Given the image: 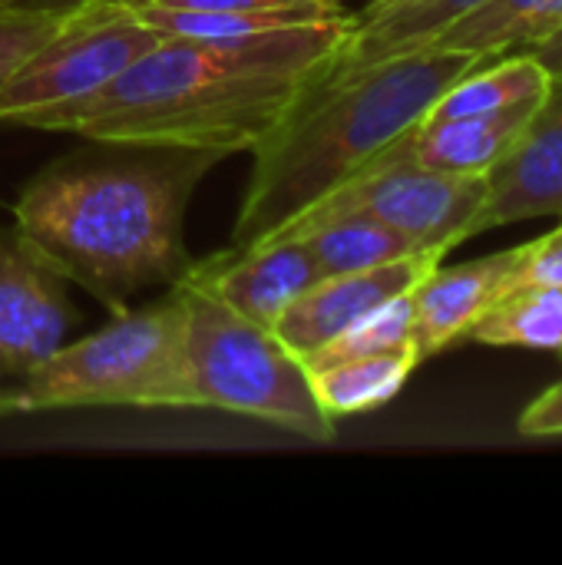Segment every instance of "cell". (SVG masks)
Segmentation results:
<instances>
[{
  "label": "cell",
  "instance_id": "6da1fadb",
  "mask_svg": "<svg viewBox=\"0 0 562 565\" xmlns=\"http://www.w3.org/2000/svg\"><path fill=\"white\" fill-rule=\"evenodd\" d=\"M351 23L354 13L238 40L162 36L43 129L96 142L252 152L311 89Z\"/></svg>",
  "mask_w": 562,
  "mask_h": 565
},
{
  "label": "cell",
  "instance_id": "7a4b0ae2",
  "mask_svg": "<svg viewBox=\"0 0 562 565\" xmlns=\"http://www.w3.org/2000/svg\"><path fill=\"white\" fill-rule=\"evenodd\" d=\"M89 142L36 172L13 202V225L113 311L176 285L189 268L185 212L202 175L225 156L182 146Z\"/></svg>",
  "mask_w": 562,
  "mask_h": 565
},
{
  "label": "cell",
  "instance_id": "3957f363",
  "mask_svg": "<svg viewBox=\"0 0 562 565\" xmlns=\"http://www.w3.org/2000/svg\"><path fill=\"white\" fill-rule=\"evenodd\" d=\"M487 60L494 56L421 46L388 56L331 89L305 93L252 149L255 162L235 215L232 248H252L285 232L298 215L364 172L464 73Z\"/></svg>",
  "mask_w": 562,
  "mask_h": 565
},
{
  "label": "cell",
  "instance_id": "277c9868",
  "mask_svg": "<svg viewBox=\"0 0 562 565\" xmlns=\"http://www.w3.org/2000/svg\"><path fill=\"white\" fill-rule=\"evenodd\" d=\"M20 414L73 407H172L192 404L185 374V308L172 285L146 308L113 311L99 331L56 348L17 387Z\"/></svg>",
  "mask_w": 562,
  "mask_h": 565
},
{
  "label": "cell",
  "instance_id": "5b68a950",
  "mask_svg": "<svg viewBox=\"0 0 562 565\" xmlns=\"http://www.w3.org/2000/svg\"><path fill=\"white\" fill-rule=\"evenodd\" d=\"M176 288L185 308V374L195 407L255 417L318 444L335 437L305 361L275 331L242 318L189 275Z\"/></svg>",
  "mask_w": 562,
  "mask_h": 565
},
{
  "label": "cell",
  "instance_id": "8992f818",
  "mask_svg": "<svg viewBox=\"0 0 562 565\" xmlns=\"http://www.w3.org/2000/svg\"><path fill=\"white\" fill-rule=\"evenodd\" d=\"M159 40V30L116 0L63 10L56 26L0 83V122L43 129L50 116L109 86Z\"/></svg>",
  "mask_w": 562,
  "mask_h": 565
},
{
  "label": "cell",
  "instance_id": "52a82bcc",
  "mask_svg": "<svg viewBox=\"0 0 562 565\" xmlns=\"http://www.w3.org/2000/svg\"><path fill=\"white\" fill-rule=\"evenodd\" d=\"M484 192L487 175L437 172L414 162H374L305 215L348 209L368 212L404 235L417 252L447 255L454 245L470 238V225L484 202Z\"/></svg>",
  "mask_w": 562,
  "mask_h": 565
},
{
  "label": "cell",
  "instance_id": "ba28073f",
  "mask_svg": "<svg viewBox=\"0 0 562 565\" xmlns=\"http://www.w3.org/2000/svg\"><path fill=\"white\" fill-rule=\"evenodd\" d=\"M73 328L70 281L10 222L0 225V391L66 344Z\"/></svg>",
  "mask_w": 562,
  "mask_h": 565
},
{
  "label": "cell",
  "instance_id": "9c48e42d",
  "mask_svg": "<svg viewBox=\"0 0 562 565\" xmlns=\"http://www.w3.org/2000/svg\"><path fill=\"white\" fill-rule=\"evenodd\" d=\"M540 215H562V76H550L517 142L487 172L470 238Z\"/></svg>",
  "mask_w": 562,
  "mask_h": 565
},
{
  "label": "cell",
  "instance_id": "30bf717a",
  "mask_svg": "<svg viewBox=\"0 0 562 565\" xmlns=\"http://www.w3.org/2000/svg\"><path fill=\"white\" fill-rule=\"evenodd\" d=\"M441 252H414L378 268L321 278L278 318L272 331L295 358L308 361L368 311L414 291V285L441 265Z\"/></svg>",
  "mask_w": 562,
  "mask_h": 565
},
{
  "label": "cell",
  "instance_id": "8fae6325",
  "mask_svg": "<svg viewBox=\"0 0 562 565\" xmlns=\"http://www.w3.org/2000/svg\"><path fill=\"white\" fill-rule=\"evenodd\" d=\"M185 275L268 331L311 285L321 281L298 235H278L252 248H229L205 262H192Z\"/></svg>",
  "mask_w": 562,
  "mask_h": 565
},
{
  "label": "cell",
  "instance_id": "7c38bea8",
  "mask_svg": "<svg viewBox=\"0 0 562 565\" xmlns=\"http://www.w3.org/2000/svg\"><path fill=\"white\" fill-rule=\"evenodd\" d=\"M523 245L507 248L497 255H484L464 265L434 268L427 271L414 291V348L421 361L447 351L460 338L470 334V328L507 295L517 288Z\"/></svg>",
  "mask_w": 562,
  "mask_h": 565
},
{
  "label": "cell",
  "instance_id": "4fadbf2b",
  "mask_svg": "<svg viewBox=\"0 0 562 565\" xmlns=\"http://www.w3.org/2000/svg\"><path fill=\"white\" fill-rule=\"evenodd\" d=\"M537 103H540V96L507 106V109H497V113L424 116L394 146H388L374 162H414V166L437 169V172L487 175L507 156V149L517 142V136L527 126Z\"/></svg>",
  "mask_w": 562,
  "mask_h": 565
},
{
  "label": "cell",
  "instance_id": "5bb4252c",
  "mask_svg": "<svg viewBox=\"0 0 562 565\" xmlns=\"http://www.w3.org/2000/svg\"><path fill=\"white\" fill-rule=\"evenodd\" d=\"M484 0H391L374 10L354 13V23L338 53L321 66L308 93L338 86L341 79L388 60L431 46L447 26L477 10Z\"/></svg>",
  "mask_w": 562,
  "mask_h": 565
},
{
  "label": "cell",
  "instance_id": "9a60e30c",
  "mask_svg": "<svg viewBox=\"0 0 562 565\" xmlns=\"http://www.w3.org/2000/svg\"><path fill=\"white\" fill-rule=\"evenodd\" d=\"M278 235H298L321 278L378 268V265H388L394 258L417 252L404 235H397L394 228H388L374 215L351 212V209L348 212L301 215Z\"/></svg>",
  "mask_w": 562,
  "mask_h": 565
},
{
  "label": "cell",
  "instance_id": "2e32d148",
  "mask_svg": "<svg viewBox=\"0 0 562 565\" xmlns=\"http://www.w3.org/2000/svg\"><path fill=\"white\" fill-rule=\"evenodd\" d=\"M417 364H421L417 351H388V354H368V358H348V361L308 367V377L321 411L331 420H338V417L378 411L388 401H394Z\"/></svg>",
  "mask_w": 562,
  "mask_h": 565
},
{
  "label": "cell",
  "instance_id": "e0dca14e",
  "mask_svg": "<svg viewBox=\"0 0 562 565\" xmlns=\"http://www.w3.org/2000/svg\"><path fill=\"white\" fill-rule=\"evenodd\" d=\"M562 26V0H484L447 26L431 46L500 56L523 50Z\"/></svg>",
  "mask_w": 562,
  "mask_h": 565
},
{
  "label": "cell",
  "instance_id": "ac0fdd59",
  "mask_svg": "<svg viewBox=\"0 0 562 565\" xmlns=\"http://www.w3.org/2000/svg\"><path fill=\"white\" fill-rule=\"evenodd\" d=\"M550 86V73L530 56V53H500L470 73H464L427 116H477V113H497L527 99L543 96Z\"/></svg>",
  "mask_w": 562,
  "mask_h": 565
},
{
  "label": "cell",
  "instance_id": "d6986e66",
  "mask_svg": "<svg viewBox=\"0 0 562 565\" xmlns=\"http://www.w3.org/2000/svg\"><path fill=\"white\" fill-rule=\"evenodd\" d=\"M467 338L494 348L562 354V285H517L470 328Z\"/></svg>",
  "mask_w": 562,
  "mask_h": 565
},
{
  "label": "cell",
  "instance_id": "ffe728a7",
  "mask_svg": "<svg viewBox=\"0 0 562 565\" xmlns=\"http://www.w3.org/2000/svg\"><path fill=\"white\" fill-rule=\"evenodd\" d=\"M388 351H417L414 348V305L411 291L368 311L361 321H354L348 331H341L331 344H325L315 358L305 361V367H321L331 361L348 358H368V354H388ZM421 358V354H417Z\"/></svg>",
  "mask_w": 562,
  "mask_h": 565
},
{
  "label": "cell",
  "instance_id": "44dd1931",
  "mask_svg": "<svg viewBox=\"0 0 562 565\" xmlns=\"http://www.w3.org/2000/svg\"><path fill=\"white\" fill-rule=\"evenodd\" d=\"M60 13L0 7V83L23 63V56L56 26Z\"/></svg>",
  "mask_w": 562,
  "mask_h": 565
},
{
  "label": "cell",
  "instance_id": "7402d4cb",
  "mask_svg": "<svg viewBox=\"0 0 562 565\" xmlns=\"http://www.w3.org/2000/svg\"><path fill=\"white\" fill-rule=\"evenodd\" d=\"M126 7H156V10H199V13H262V10H305L318 17L351 13L344 0H116Z\"/></svg>",
  "mask_w": 562,
  "mask_h": 565
},
{
  "label": "cell",
  "instance_id": "603a6c76",
  "mask_svg": "<svg viewBox=\"0 0 562 565\" xmlns=\"http://www.w3.org/2000/svg\"><path fill=\"white\" fill-rule=\"evenodd\" d=\"M517 285H562V225L556 232L523 245Z\"/></svg>",
  "mask_w": 562,
  "mask_h": 565
},
{
  "label": "cell",
  "instance_id": "cb8c5ba5",
  "mask_svg": "<svg viewBox=\"0 0 562 565\" xmlns=\"http://www.w3.org/2000/svg\"><path fill=\"white\" fill-rule=\"evenodd\" d=\"M523 437H562V381L543 391L523 414H520Z\"/></svg>",
  "mask_w": 562,
  "mask_h": 565
},
{
  "label": "cell",
  "instance_id": "d4e9b609",
  "mask_svg": "<svg viewBox=\"0 0 562 565\" xmlns=\"http://www.w3.org/2000/svg\"><path fill=\"white\" fill-rule=\"evenodd\" d=\"M520 53H530L550 76H562V26L556 33H550V36H543V40L523 46Z\"/></svg>",
  "mask_w": 562,
  "mask_h": 565
},
{
  "label": "cell",
  "instance_id": "484cf974",
  "mask_svg": "<svg viewBox=\"0 0 562 565\" xmlns=\"http://www.w3.org/2000/svg\"><path fill=\"white\" fill-rule=\"evenodd\" d=\"M76 3H86V0H17L13 7H26V10H46V13H63Z\"/></svg>",
  "mask_w": 562,
  "mask_h": 565
},
{
  "label": "cell",
  "instance_id": "4316f807",
  "mask_svg": "<svg viewBox=\"0 0 562 565\" xmlns=\"http://www.w3.org/2000/svg\"><path fill=\"white\" fill-rule=\"evenodd\" d=\"M13 414H20L17 391H0V420H3V417H13Z\"/></svg>",
  "mask_w": 562,
  "mask_h": 565
},
{
  "label": "cell",
  "instance_id": "83f0119b",
  "mask_svg": "<svg viewBox=\"0 0 562 565\" xmlns=\"http://www.w3.org/2000/svg\"><path fill=\"white\" fill-rule=\"evenodd\" d=\"M381 3H391V0H364L361 10H374V7H381Z\"/></svg>",
  "mask_w": 562,
  "mask_h": 565
},
{
  "label": "cell",
  "instance_id": "f1b7e54d",
  "mask_svg": "<svg viewBox=\"0 0 562 565\" xmlns=\"http://www.w3.org/2000/svg\"><path fill=\"white\" fill-rule=\"evenodd\" d=\"M17 0H0V7H13Z\"/></svg>",
  "mask_w": 562,
  "mask_h": 565
}]
</instances>
